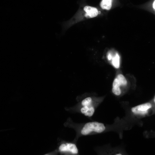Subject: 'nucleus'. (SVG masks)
<instances>
[{"mask_svg":"<svg viewBox=\"0 0 155 155\" xmlns=\"http://www.w3.org/2000/svg\"><path fill=\"white\" fill-rule=\"evenodd\" d=\"M105 129L104 124L96 121L86 123L82 127L81 133L83 135H87L92 132L101 133Z\"/></svg>","mask_w":155,"mask_h":155,"instance_id":"f257e3e1","label":"nucleus"},{"mask_svg":"<svg viewBox=\"0 0 155 155\" xmlns=\"http://www.w3.org/2000/svg\"><path fill=\"white\" fill-rule=\"evenodd\" d=\"M127 84V80L124 76L121 73L118 74L113 82V93L116 96H119L121 93L120 87L125 86Z\"/></svg>","mask_w":155,"mask_h":155,"instance_id":"f03ea898","label":"nucleus"},{"mask_svg":"<svg viewBox=\"0 0 155 155\" xmlns=\"http://www.w3.org/2000/svg\"><path fill=\"white\" fill-rule=\"evenodd\" d=\"M152 105L150 103H146L132 107L131 111L135 114L143 115L147 112L148 110L151 108Z\"/></svg>","mask_w":155,"mask_h":155,"instance_id":"7ed1b4c3","label":"nucleus"},{"mask_svg":"<svg viewBox=\"0 0 155 155\" xmlns=\"http://www.w3.org/2000/svg\"><path fill=\"white\" fill-rule=\"evenodd\" d=\"M108 59L111 61L113 66L116 68H119L120 65V57L117 52L113 53L112 51H109L107 54Z\"/></svg>","mask_w":155,"mask_h":155,"instance_id":"20e7f679","label":"nucleus"},{"mask_svg":"<svg viewBox=\"0 0 155 155\" xmlns=\"http://www.w3.org/2000/svg\"><path fill=\"white\" fill-rule=\"evenodd\" d=\"M59 149L60 151L62 152H69L73 154H77L78 153L76 145L73 143L62 144L60 146Z\"/></svg>","mask_w":155,"mask_h":155,"instance_id":"39448f33","label":"nucleus"},{"mask_svg":"<svg viewBox=\"0 0 155 155\" xmlns=\"http://www.w3.org/2000/svg\"><path fill=\"white\" fill-rule=\"evenodd\" d=\"M86 12L85 16L87 18H91L96 17L98 13L97 9L95 7L86 6L84 8Z\"/></svg>","mask_w":155,"mask_h":155,"instance_id":"423d86ee","label":"nucleus"},{"mask_svg":"<svg viewBox=\"0 0 155 155\" xmlns=\"http://www.w3.org/2000/svg\"><path fill=\"white\" fill-rule=\"evenodd\" d=\"M113 0H102L100 3L101 8L106 10H110L112 5Z\"/></svg>","mask_w":155,"mask_h":155,"instance_id":"0eeeda50","label":"nucleus"},{"mask_svg":"<svg viewBox=\"0 0 155 155\" xmlns=\"http://www.w3.org/2000/svg\"><path fill=\"white\" fill-rule=\"evenodd\" d=\"M92 101V99L91 97H87L82 100L81 104L83 106H90L91 105Z\"/></svg>","mask_w":155,"mask_h":155,"instance_id":"6e6552de","label":"nucleus"},{"mask_svg":"<svg viewBox=\"0 0 155 155\" xmlns=\"http://www.w3.org/2000/svg\"><path fill=\"white\" fill-rule=\"evenodd\" d=\"M95 111V109L94 107L92 105L89 106L88 111L84 114L86 116L91 117L92 116Z\"/></svg>","mask_w":155,"mask_h":155,"instance_id":"1a4fd4ad","label":"nucleus"},{"mask_svg":"<svg viewBox=\"0 0 155 155\" xmlns=\"http://www.w3.org/2000/svg\"><path fill=\"white\" fill-rule=\"evenodd\" d=\"M90 106H83V107H82L80 111L82 113L84 114L88 111Z\"/></svg>","mask_w":155,"mask_h":155,"instance_id":"9d476101","label":"nucleus"},{"mask_svg":"<svg viewBox=\"0 0 155 155\" xmlns=\"http://www.w3.org/2000/svg\"><path fill=\"white\" fill-rule=\"evenodd\" d=\"M153 7L154 8V9H155V0H154V2H153Z\"/></svg>","mask_w":155,"mask_h":155,"instance_id":"9b49d317","label":"nucleus"},{"mask_svg":"<svg viewBox=\"0 0 155 155\" xmlns=\"http://www.w3.org/2000/svg\"><path fill=\"white\" fill-rule=\"evenodd\" d=\"M116 155H121V154H117Z\"/></svg>","mask_w":155,"mask_h":155,"instance_id":"f8f14e48","label":"nucleus"},{"mask_svg":"<svg viewBox=\"0 0 155 155\" xmlns=\"http://www.w3.org/2000/svg\"><path fill=\"white\" fill-rule=\"evenodd\" d=\"M154 102H155V96L154 98Z\"/></svg>","mask_w":155,"mask_h":155,"instance_id":"ddd939ff","label":"nucleus"}]
</instances>
